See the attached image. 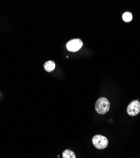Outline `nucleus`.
I'll return each instance as SVG.
<instances>
[{
    "label": "nucleus",
    "mask_w": 140,
    "mask_h": 158,
    "mask_svg": "<svg viewBox=\"0 0 140 158\" xmlns=\"http://www.w3.org/2000/svg\"><path fill=\"white\" fill-rule=\"evenodd\" d=\"M95 110L98 114H104L107 113L110 109V102L106 98H99L95 103Z\"/></svg>",
    "instance_id": "f257e3e1"
},
{
    "label": "nucleus",
    "mask_w": 140,
    "mask_h": 158,
    "mask_svg": "<svg viewBox=\"0 0 140 158\" xmlns=\"http://www.w3.org/2000/svg\"><path fill=\"white\" fill-rule=\"evenodd\" d=\"M92 143L97 149H104L107 147L109 140L107 137L103 135H96L92 139Z\"/></svg>",
    "instance_id": "f03ea898"
},
{
    "label": "nucleus",
    "mask_w": 140,
    "mask_h": 158,
    "mask_svg": "<svg viewBox=\"0 0 140 158\" xmlns=\"http://www.w3.org/2000/svg\"><path fill=\"white\" fill-rule=\"evenodd\" d=\"M83 46V42L80 39H74L69 41L66 44V48L71 52L79 51Z\"/></svg>",
    "instance_id": "7ed1b4c3"
},
{
    "label": "nucleus",
    "mask_w": 140,
    "mask_h": 158,
    "mask_svg": "<svg viewBox=\"0 0 140 158\" xmlns=\"http://www.w3.org/2000/svg\"><path fill=\"white\" fill-rule=\"evenodd\" d=\"M127 112L128 114L132 116L137 115L140 112V102L138 100H134L131 102L128 108H127Z\"/></svg>",
    "instance_id": "20e7f679"
},
{
    "label": "nucleus",
    "mask_w": 140,
    "mask_h": 158,
    "mask_svg": "<svg viewBox=\"0 0 140 158\" xmlns=\"http://www.w3.org/2000/svg\"><path fill=\"white\" fill-rule=\"evenodd\" d=\"M56 67V64L53 61H48L47 62L45 63L44 65V68L45 69V70H46L48 72H50L54 70Z\"/></svg>",
    "instance_id": "39448f33"
},
{
    "label": "nucleus",
    "mask_w": 140,
    "mask_h": 158,
    "mask_svg": "<svg viewBox=\"0 0 140 158\" xmlns=\"http://www.w3.org/2000/svg\"><path fill=\"white\" fill-rule=\"evenodd\" d=\"M63 158H76V155L73 151L70 149H66L62 152Z\"/></svg>",
    "instance_id": "423d86ee"
},
{
    "label": "nucleus",
    "mask_w": 140,
    "mask_h": 158,
    "mask_svg": "<svg viewBox=\"0 0 140 158\" xmlns=\"http://www.w3.org/2000/svg\"><path fill=\"white\" fill-rule=\"evenodd\" d=\"M122 19L126 22H129L132 20L133 15L130 12H125L122 15Z\"/></svg>",
    "instance_id": "0eeeda50"
}]
</instances>
